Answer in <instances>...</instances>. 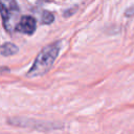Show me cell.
<instances>
[{
    "instance_id": "cell-3",
    "label": "cell",
    "mask_w": 134,
    "mask_h": 134,
    "mask_svg": "<svg viewBox=\"0 0 134 134\" xmlns=\"http://www.w3.org/2000/svg\"><path fill=\"white\" fill-rule=\"evenodd\" d=\"M37 28V21L32 16H22L16 26V31L23 35L31 36Z\"/></svg>"
},
{
    "instance_id": "cell-6",
    "label": "cell",
    "mask_w": 134,
    "mask_h": 134,
    "mask_svg": "<svg viewBox=\"0 0 134 134\" xmlns=\"http://www.w3.org/2000/svg\"><path fill=\"white\" fill-rule=\"evenodd\" d=\"M125 15H126L127 17H132V16H134V5H132L131 7H129V8L125 12Z\"/></svg>"
},
{
    "instance_id": "cell-4",
    "label": "cell",
    "mask_w": 134,
    "mask_h": 134,
    "mask_svg": "<svg viewBox=\"0 0 134 134\" xmlns=\"http://www.w3.org/2000/svg\"><path fill=\"white\" fill-rule=\"evenodd\" d=\"M18 47L14 44V43H4L0 46V54L4 55V57H9L13 54H16L18 52Z\"/></svg>"
},
{
    "instance_id": "cell-2",
    "label": "cell",
    "mask_w": 134,
    "mask_h": 134,
    "mask_svg": "<svg viewBox=\"0 0 134 134\" xmlns=\"http://www.w3.org/2000/svg\"><path fill=\"white\" fill-rule=\"evenodd\" d=\"M0 14L5 30L9 34L16 31V26L21 18L20 8L16 0H0Z\"/></svg>"
},
{
    "instance_id": "cell-5",
    "label": "cell",
    "mask_w": 134,
    "mask_h": 134,
    "mask_svg": "<svg viewBox=\"0 0 134 134\" xmlns=\"http://www.w3.org/2000/svg\"><path fill=\"white\" fill-rule=\"evenodd\" d=\"M54 20V16L52 13L47 12V10H43L42 15H41V22L42 24H50L52 23Z\"/></svg>"
},
{
    "instance_id": "cell-1",
    "label": "cell",
    "mask_w": 134,
    "mask_h": 134,
    "mask_svg": "<svg viewBox=\"0 0 134 134\" xmlns=\"http://www.w3.org/2000/svg\"><path fill=\"white\" fill-rule=\"evenodd\" d=\"M61 41H55L45 46L36 57L31 67L26 73L27 77H38L47 73L52 67L61 50Z\"/></svg>"
}]
</instances>
